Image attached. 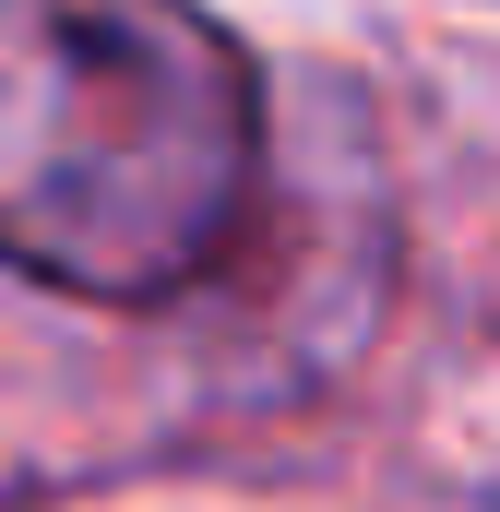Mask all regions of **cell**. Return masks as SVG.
<instances>
[{
  "label": "cell",
  "instance_id": "cell-1",
  "mask_svg": "<svg viewBox=\"0 0 500 512\" xmlns=\"http://www.w3.org/2000/svg\"><path fill=\"white\" fill-rule=\"evenodd\" d=\"M262 191V72L203 0H0V262L60 298L203 286Z\"/></svg>",
  "mask_w": 500,
  "mask_h": 512
}]
</instances>
